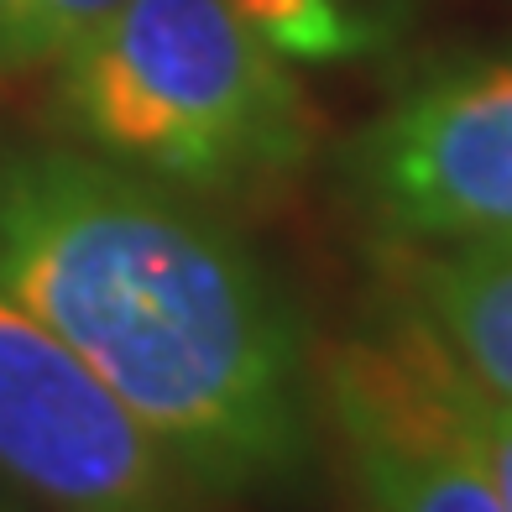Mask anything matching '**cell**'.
<instances>
[{
  "label": "cell",
  "mask_w": 512,
  "mask_h": 512,
  "mask_svg": "<svg viewBox=\"0 0 512 512\" xmlns=\"http://www.w3.org/2000/svg\"><path fill=\"white\" fill-rule=\"evenodd\" d=\"M0 293L74 351L194 486L288 481L314 450L304 319L230 225L95 152L0 162Z\"/></svg>",
  "instance_id": "6da1fadb"
},
{
  "label": "cell",
  "mask_w": 512,
  "mask_h": 512,
  "mask_svg": "<svg viewBox=\"0 0 512 512\" xmlns=\"http://www.w3.org/2000/svg\"><path fill=\"white\" fill-rule=\"evenodd\" d=\"M58 115L95 157L189 199L267 194L314 142L283 53L230 0H121L58 58Z\"/></svg>",
  "instance_id": "7a4b0ae2"
},
{
  "label": "cell",
  "mask_w": 512,
  "mask_h": 512,
  "mask_svg": "<svg viewBox=\"0 0 512 512\" xmlns=\"http://www.w3.org/2000/svg\"><path fill=\"white\" fill-rule=\"evenodd\" d=\"M340 189L387 246H512V58L413 79L345 142Z\"/></svg>",
  "instance_id": "3957f363"
},
{
  "label": "cell",
  "mask_w": 512,
  "mask_h": 512,
  "mask_svg": "<svg viewBox=\"0 0 512 512\" xmlns=\"http://www.w3.org/2000/svg\"><path fill=\"white\" fill-rule=\"evenodd\" d=\"M0 476L53 512H194V476L48 324L6 293Z\"/></svg>",
  "instance_id": "277c9868"
},
{
  "label": "cell",
  "mask_w": 512,
  "mask_h": 512,
  "mask_svg": "<svg viewBox=\"0 0 512 512\" xmlns=\"http://www.w3.org/2000/svg\"><path fill=\"white\" fill-rule=\"evenodd\" d=\"M319 408L351 460L361 512H502L403 304L324 356Z\"/></svg>",
  "instance_id": "5b68a950"
},
{
  "label": "cell",
  "mask_w": 512,
  "mask_h": 512,
  "mask_svg": "<svg viewBox=\"0 0 512 512\" xmlns=\"http://www.w3.org/2000/svg\"><path fill=\"white\" fill-rule=\"evenodd\" d=\"M392 267L398 304L424 319L486 387L512 398V246H392Z\"/></svg>",
  "instance_id": "8992f818"
},
{
  "label": "cell",
  "mask_w": 512,
  "mask_h": 512,
  "mask_svg": "<svg viewBox=\"0 0 512 512\" xmlns=\"http://www.w3.org/2000/svg\"><path fill=\"white\" fill-rule=\"evenodd\" d=\"M413 324H418V335H424L429 371H434L439 392H445V403H450V413H455L460 434L471 439L481 471H486V481H492L497 507L512 512V398H502L497 387H486L476 371L465 366L418 314H413Z\"/></svg>",
  "instance_id": "52a82bcc"
},
{
  "label": "cell",
  "mask_w": 512,
  "mask_h": 512,
  "mask_svg": "<svg viewBox=\"0 0 512 512\" xmlns=\"http://www.w3.org/2000/svg\"><path fill=\"white\" fill-rule=\"evenodd\" d=\"M121 0H0V68L58 63Z\"/></svg>",
  "instance_id": "ba28073f"
},
{
  "label": "cell",
  "mask_w": 512,
  "mask_h": 512,
  "mask_svg": "<svg viewBox=\"0 0 512 512\" xmlns=\"http://www.w3.org/2000/svg\"><path fill=\"white\" fill-rule=\"evenodd\" d=\"M283 58H340L356 48V27L340 0H230Z\"/></svg>",
  "instance_id": "9c48e42d"
}]
</instances>
